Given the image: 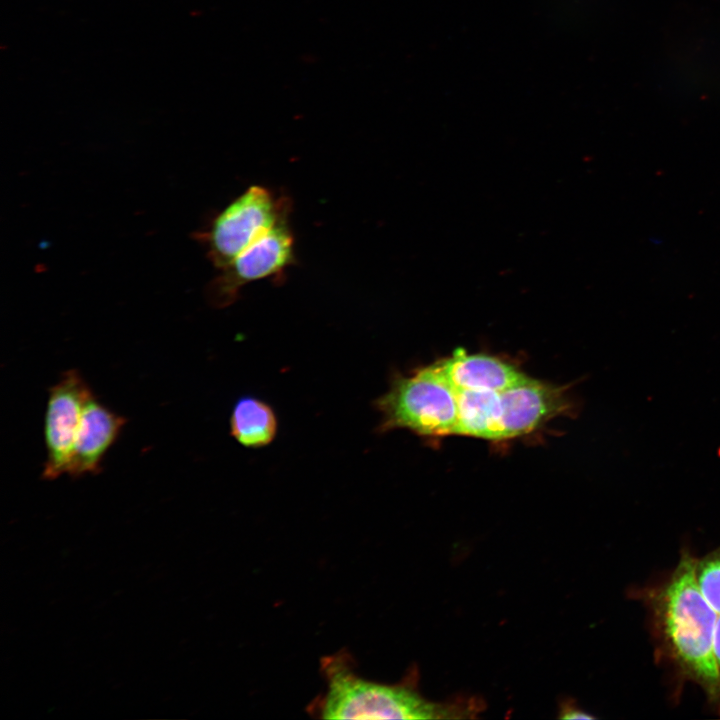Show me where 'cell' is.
<instances>
[{
	"label": "cell",
	"instance_id": "6da1fadb",
	"mask_svg": "<svg viewBox=\"0 0 720 720\" xmlns=\"http://www.w3.org/2000/svg\"><path fill=\"white\" fill-rule=\"evenodd\" d=\"M696 559L684 551L669 578L652 591L649 602L655 631L667 656L720 706V673L714 653L719 614L698 586Z\"/></svg>",
	"mask_w": 720,
	"mask_h": 720
},
{
	"label": "cell",
	"instance_id": "7a4b0ae2",
	"mask_svg": "<svg viewBox=\"0 0 720 720\" xmlns=\"http://www.w3.org/2000/svg\"><path fill=\"white\" fill-rule=\"evenodd\" d=\"M326 691L310 705L312 715L322 719H454L479 712L472 699L436 703L418 691V671H410L397 684H383L359 676L346 651L320 661Z\"/></svg>",
	"mask_w": 720,
	"mask_h": 720
},
{
	"label": "cell",
	"instance_id": "3957f363",
	"mask_svg": "<svg viewBox=\"0 0 720 720\" xmlns=\"http://www.w3.org/2000/svg\"><path fill=\"white\" fill-rule=\"evenodd\" d=\"M374 407L380 415V433L407 429L424 437L455 434L456 392L434 364L394 375Z\"/></svg>",
	"mask_w": 720,
	"mask_h": 720
},
{
	"label": "cell",
	"instance_id": "277c9868",
	"mask_svg": "<svg viewBox=\"0 0 720 720\" xmlns=\"http://www.w3.org/2000/svg\"><path fill=\"white\" fill-rule=\"evenodd\" d=\"M291 210L288 196H277L267 187L252 185L218 213L198 233L197 239L205 247L208 259L220 270Z\"/></svg>",
	"mask_w": 720,
	"mask_h": 720
},
{
	"label": "cell",
	"instance_id": "5b68a950",
	"mask_svg": "<svg viewBox=\"0 0 720 720\" xmlns=\"http://www.w3.org/2000/svg\"><path fill=\"white\" fill-rule=\"evenodd\" d=\"M289 218L290 213L283 216L270 231L219 270L206 288L212 306L225 308L233 304L245 285L264 279L279 280L296 263Z\"/></svg>",
	"mask_w": 720,
	"mask_h": 720
},
{
	"label": "cell",
	"instance_id": "8992f818",
	"mask_svg": "<svg viewBox=\"0 0 720 720\" xmlns=\"http://www.w3.org/2000/svg\"><path fill=\"white\" fill-rule=\"evenodd\" d=\"M92 396L76 369L65 371L50 387L44 415L46 461L42 479L54 480L68 473L82 413Z\"/></svg>",
	"mask_w": 720,
	"mask_h": 720
},
{
	"label": "cell",
	"instance_id": "52a82bcc",
	"mask_svg": "<svg viewBox=\"0 0 720 720\" xmlns=\"http://www.w3.org/2000/svg\"><path fill=\"white\" fill-rule=\"evenodd\" d=\"M568 408L559 387L530 378L501 391L500 440L530 433Z\"/></svg>",
	"mask_w": 720,
	"mask_h": 720
},
{
	"label": "cell",
	"instance_id": "ba28073f",
	"mask_svg": "<svg viewBox=\"0 0 720 720\" xmlns=\"http://www.w3.org/2000/svg\"><path fill=\"white\" fill-rule=\"evenodd\" d=\"M126 422L125 417L113 412L92 396L82 413L67 474L77 479L101 472L102 461Z\"/></svg>",
	"mask_w": 720,
	"mask_h": 720
},
{
	"label": "cell",
	"instance_id": "9c48e42d",
	"mask_svg": "<svg viewBox=\"0 0 720 720\" xmlns=\"http://www.w3.org/2000/svg\"><path fill=\"white\" fill-rule=\"evenodd\" d=\"M443 378L456 389L503 391L527 382L530 377L512 365L485 354L457 349L450 357L434 363Z\"/></svg>",
	"mask_w": 720,
	"mask_h": 720
},
{
	"label": "cell",
	"instance_id": "30bf717a",
	"mask_svg": "<svg viewBox=\"0 0 720 720\" xmlns=\"http://www.w3.org/2000/svg\"><path fill=\"white\" fill-rule=\"evenodd\" d=\"M453 389L458 401L455 434L500 440L501 391Z\"/></svg>",
	"mask_w": 720,
	"mask_h": 720
},
{
	"label": "cell",
	"instance_id": "8fae6325",
	"mask_svg": "<svg viewBox=\"0 0 720 720\" xmlns=\"http://www.w3.org/2000/svg\"><path fill=\"white\" fill-rule=\"evenodd\" d=\"M278 429L277 417L265 401L252 397H241L234 405L230 417L231 436L247 448H261L269 445Z\"/></svg>",
	"mask_w": 720,
	"mask_h": 720
},
{
	"label": "cell",
	"instance_id": "7c38bea8",
	"mask_svg": "<svg viewBox=\"0 0 720 720\" xmlns=\"http://www.w3.org/2000/svg\"><path fill=\"white\" fill-rule=\"evenodd\" d=\"M695 574L702 594L720 614V546L696 559Z\"/></svg>",
	"mask_w": 720,
	"mask_h": 720
},
{
	"label": "cell",
	"instance_id": "4fadbf2b",
	"mask_svg": "<svg viewBox=\"0 0 720 720\" xmlns=\"http://www.w3.org/2000/svg\"><path fill=\"white\" fill-rule=\"evenodd\" d=\"M561 719H593L594 717L588 714L586 711L580 709L576 704L571 703L569 700L561 702L560 704Z\"/></svg>",
	"mask_w": 720,
	"mask_h": 720
},
{
	"label": "cell",
	"instance_id": "5bb4252c",
	"mask_svg": "<svg viewBox=\"0 0 720 720\" xmlns=\"http://www.w3.org/2000/svg\"><path fill=\"white\" fill-rule=\"evenodd\" d=\"M714 653L717 662V666L720 673V614L717 618L715 635H714Z\"/></svg>",
	"mask_w": 720,
	"mask_h": 720
}]
</instances>
